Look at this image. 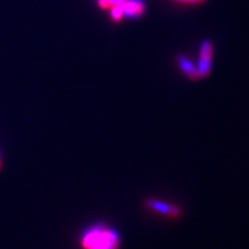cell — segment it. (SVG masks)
Here are the masks:
<instances>
[{
  "label": "cell",
  "instance_id": "9",
  "mask_svg": "<svg viewBox=\"0 0 249 249\" xmlns=\"http://www.w3.org/2000/svg\"><path fill=\"white\" fill-rule=\"evenodd\" d=\"M0 166H1V161H0Z\"/></svg>",
  "mask_w": 249,
  "mask_h": 249
},
{
  "label": "cell",
  "instance_id": "1",
  "mask_svg": "<svg viewBox=\"0 0 249 249\" xmlns=\"http://www.w3.org/2000/svg\"><path fill=\"white\" fill-rule=\"evenodd\" d=\"M80 243L83 249H119L121 237L115 230L99 223L82 233Z\"/></svg>",
  "mask_w": 249,
  "mask_h": 249
},
{
  "label": "cell",
  "instance_id": "6",
  "mask_svg": "<svg viewBox=\"0 0 249 249\" xmlns=\"http://www.w3.org/2000/svg\"><path fill=\"white\" fill-rule=\"evenodd\" d=\"M126 1V0H98V4L103 10H110L112 6L122 4L123 2Z\"/></svg>",
  "mask_w": 249,
  "mask_h": 249
},
{
  "label": "cell",
  "instance_id": "2",
  "mask_svg": "<svg viewBox=\"0 0 249 249\" xmlns=\"http://www.w3.org/2000/svg\"><path fill=\"white\" fill-rule=\"evenodd\" d=\"M146 207L156 213L164 215L166 217H171V218L178 217L182 213L181 210L178 207L169 205L167 202L160 201L153 198L146 200Z\"/></svg>",
  "mask_w": 249,
  "mask_h": 249
},
{
  "label": "cell",
  "instance_id": "5",
  "mask_svg": "<svg viewBox=\"0 0 249 249\" xmlns=\"http://www.w3.org/2000/svg\"><path fill=\"white\" fill-rule=\"evenodd\" d=\"M212 55H213V45L211 44V42L205 41L200 46L199 60L211 62Z\"/></svg>",
  "mask_w": 249,
  "mask_h": 249
},
{
  "label": "cell",
  "instance_id": "3",
  "mask_svg": "<svg viewBox=\"0 0 249 249\" xmlns=\"http://www.w3.org/2000/svg\"><path fill=\"white\" fill-rule=\"evenodd\" d=\"M124 13V17H138L142 15L144 11V5L142 0H126L121 4Z\"/></svg>",
  "mask_w": 249,
  "mask_h": 249
},
{
  "label": "cell",
  "instance_id": "8",
  "mask_svg": "<svg viewBox=\"0 0 249 249\" xmlns=\"http://www.w3.org/2000/svg\"><path fill=\"white\" fill-rule=\"evenodd\" d=\"M176 1L183 4H199L201 2H204L205 0H176Z\"/></svg>",
  "mask_w": 249,
  "mask_h": 249
},
{
  "label": "cell",
  "instance_id": "4",
  "mask_svg": "<svg viewBox=\"0 0 249 249\" xmlns=\"http://www.w3.org/2000/svg\"><path fill=\"white\" fill-rule=\"evenodd\" d=\"M178 67H180V69L182 70V72L187 77L190 78L191 80L199 79L196 68L193 66L192 62L188 59V57H186L185 55H178Z\"/></svg>",
  "mask_w": 249,
  "mask_h": 249
},
{
  "label": "cell",
  "instance_id": "7",
  "mask_svg": "<svg viewBox=\"0 0 249 249\" xmlns=\"http://www.w3.org/2000/svg\"><path fill=\"white\" fill-rule=\"evenodd\" d=\"M110 16H111V19L115 22H119L123 19L124 13H123L121 4L114 5V6L111 7V9H110Z\"/></svg>",
  "mask_w": 249,
  "mask_h": 249
}]
</instances>
